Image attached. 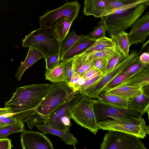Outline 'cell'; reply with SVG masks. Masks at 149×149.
Here are the masks:
<instances>
[{
  "mask_svg": "<svg viewBox=\"0 0 149 149\" xmlns=\"http://www.w3.org/2000/svg\"><path fill=\"white\" fill-rule=\"evenodd\" d=\"M125 59L116 50L115 54L108 61L106 73L120 64Z\"/></svg>",
  "mask_w": 149,
  "mask_h": 149,
  "instance_id": "36",
  "label": "cell"
},
{
  "mask_svg": "<svg viewBox=\"0 0 149 149\" xmlns=\"http://www.w3.org/2000/svg\"><path fill=\"white\" fill-rule=\"evenodd\" d=\"M22 41L24 47L37 50L45 59L53 55L61 54V42L55 37L51 28H40L25 36Z\"/></svg>",
  "mask_w": 149,
  "mask_h": 149,
  "instance_id": "2",
  "label": "cell"
},
{
  "mask_svg": "<svg viewBox=\"0 0 149 149\" xmlns=\"http://www.w3.org/2000/svg\"><path fill=\"white\" fill-rule=\"evenodd\" d=\"M93 111L98 123L108 118L130 119L142 118L143 113L129 109L116 108L93 100Z\"/></svg>",
  "mask_w": 149,
  "mask_h": 149,
  "instance_id": "10",
  "label": "cell"
},
{
  "mask_svg": "<svg viewBox=\"0 0 149 149\" xmlns=\"http://www.w3.org/2000/svg\"><path fill=\"white\" fill-rule=\"evenodd\" d=\"M128 77L126 73L122 72L107 85L104 88L103 92L117 87Z\"/></svg>",
  "mask_w": 149,
  "mask_h": 149,
  "instance_id": "33",
  "label": "cell"
},
{
  "mask_svg": "<svg viewBox=\"0 0 149 149\" xmlns=\"http://www.w3.org/2000/svg\"><path fill=\"white\" fill-rule=\"evenodd\" d=\"M73 58L62 63L63 65L64 72V82L68 84L72 77L73 72L72 66Z\"/></svg>",
  "mask_w": 149,
  "mask_h": 149,
  "instance_id": "34",
  "label": "cell"
},
{
  "mask_svg": "<svg viewBox=\"0 0 149 149\" xmlns=\"http://www.w3.org/2000/svg\"><path fill=\"white\" fill-rule=\"evenodd\" d=\"M73 92L64 82L49 84L43 99L34 113L40 115L45 122L51 113L68 100L69 95Z\"/></svg>",
  "mask_w": 149,
  "mask_h": 149,
  "instance_id": "3",
  "label": "cell"
},
{
  "mask_svg": "<svg viewBox=\"0 0 149 149\" xmlns=\"http://www.w3.org/2000/svg\"><path fill=\"white\" fill-rule=\"evenodd\" d=\"M45 76L46 79L52 83L64 81V72L63 65L60 63L56 67L51 70H46Z\"/></svg>",
  "mask_w": 149,
  "mask_h": 149,
  "instance_id": "26",
  "label": "cell"
},
{
  "mask_svg": "<svg viewBox=\"0 0 149 149\" xmlns=\"http://www.w3.org/2000/svg\"><path fill=\"white\" fill-rule=\"evenodd\" d=\"M12 114H8L0 116V125H9L17 123V120L14 118Z\"/></svg>",
  "mask_w": 149,
  "mask_h": 149,
  "instance_id": "40",
  "label": "cell"
},
{
  "mask_svg": "<svg viewBox=\"0 0 149 149\" xmlns=\"http://www.w3.org/2000/svg\"><path fill=\"white\" fill-rule=\"evenodd\" d=\"M101 75L102 74L98 69L94 66L86 72L81 77L85 80L92 78L97 75Z\"/></svg>",
  "mask_w": 149,
  "mask_h": 149,
  "instance_id": "42",
  "label": "cell"
},
{
  "mask_svg": "<svg viewBox=\"0 0 149 149\" xmlns=\"http://www.w3.org/2000/svg\"><path fill=\"white\" fill-rule=\"evenodd\" d=\"M86 37V35H77L74 30L72 31L61 42V53L67 52L75 43Z\"/></svg>",
  "mask_w": 149,
  "mask_h": 149,
  "instance_id": "28",
  "label": "cell"
},
{
  "mask_svg": "<svg viewBox=\"0 0 149 149\" xmlns=\"http://www.w3.org/2000/svg\"><path fill=\"white\" fill-rule=\"evenodd\" d=\"M115 47V44L112 40L110 38L106 37L96 41L81 54L87 55L101 50L106 48Z\"/></svg>",
  "mask_w": 149,
  "mask_h": 149,
  "instance_id": "25",
  "label": "cell"
},
{
  "mask_svg": "<svg viewBox=\"0 0 149 149\" xmlns=\"http://www.w3.org/2000/svg\"><path fill=\"white\" fill-rule=\"evenodd\" d=\"M22 122H26L30 130L33 128L34 126L44 123L45 120L43 118L39 115L34 113L24 118Z\"/></svg>",
  "mask_w": 149,
  "mask_h": 149,
  "instance_id": "35",
  "label": "cell"
},
{
  "mask_svg": "<svg viewBox=\"0 0 149 149\" xmlns=\"http://www.w3.org/2000/svg\"><path fill=\"white\" fill-rule=\"evenodd\" d=\"M148 68H149V65L143 63L139 60L136 62L126 68L123 72L126 73L129 77Z\"/></svg>",
  "mask_w": 149,
  "mask_h": 149,
  "instance_id": "32",
  "label": "cell"
},
{
  "mask_svg": "<svg viewBox=\"0 0 149 149\" xmlns=\"http://www.w3.org/2000/svg\"><path fill=\"white\" fill-rule=\"evenodd\" d=\"M11 139L8 138L0 139V149H11Z\"/></svg>",
  "mask_w": 149,
  "mask_h": 149,
  "instance_id": "43",
  "label": "cell"
},
{
  "mask_svg": "<svg viewBox=\"0 0 149 149\" xmlns=\"http://www.w3.org/2000/svg\"><path fill=\"white\" fill-rule=\"evenodd\" d=\"M81 95L80 93L74 95L51 113L42 123L54 128L69 130L72 125L70 120L71 110Z\"/></svg>",
  "mask_w": 149,
  "mask_h": 149,
  "instance_id": "11",
  "label": "cell"
},
{
  "mask_svg": "<svg viewBox=\"0 0 149 149\" xmlns=\"http://www.w3.org/2000/svg\"><path fill=\"white\" fill-rule=\"evenodd\" d=\"M4 126L1 125H0V127H2V126Z\"/></svg>",
  "mask_w": 149,
  "mask_h": 149,
  "instance_id": "46",
  "label": "cell"
},
{
  "mask_svg": "<svg viewBox=\"0 0 149 149\" xmlns=\"http://www.w3.org/2000/svg\"><path fill=\"white\" fill-rule=\"evenodd\" d=\"M43 58H44L43 55L39 52L34 48L29 47L25 60L21 63L15 74L17 80L18 81L21 80L22 75L26 70Z\"/></svg>",
  "mask_w": 149,
  "mask_h": 149,
  "instance_id": "19",
  "label": "cell"
},
{
  "mask_svg": "<svg viewBox=\"0 0 149 149\" xmlns=\"http://www.w3.org/2000/svg\"><path fill=\"white\" fill-rule=\"evenodd\" d=\"M147 88H143L141 93L128 106V109H134L142 112L144 114L147 112L149 114V92Z\"/></svg>",
  "mask_w": 149,
  "mask_h": 149,
  "instance_id": "22",
  "label": "cell"
},
{
  "mask_svg": "<svg viewBox=\"0 0 149 149\" xmlns=\"http://www.w3.org/2000/svg\"><path fill=\"white\" fill-rule=\"evenodd\" d=\"M142 87L124 85L104 91L107 94H113L125 97L134 98L141 93Z\"/></svg>",
  "mask_w": 149,
  "mask_h": 149,
  "instance_id": "23",
  "label": "cell"
},
{
  "mask_svg": "<svg viewBox=\"0 0 149 149\" xmlns=\"http://www.w3.org/2000/svg\"><path fill=\"white\" fill-rule=\"evenodd\" d=\"M94 100L81 95L70 111V117L77 124L96 135L100 129L93 111Z\"/></svg>",
  "mask_w": 149,
  "mask_h": 149,
  "instance_id": "6",
  "label": "cell"
},
{
  "mask_svg": "<svg viewBox=\"0 0 149 149\" xmlns=\"http://www.w3.org/2000/svg\"><path fill=\"white\" fill-rule=\"evenodd\" d=\"M116 51V47H109L86 55L88 58L92 61L101 58H106L109 60L115 54Z\"/></svg>",
  "mask_w": 149,
  "mask_h": 149,
  "instance_id": "29",
  "label": "cell"
},
{
  "mask_svg": "<svg viewBox=\"0 0 149 149\" xmlns=\"http://www.w3.org/2000/svg\"><path fill=\"white\" fill-rule=\"evenodd\" d=\"M147 0H134L133 2L124 5L120 7L105 11L103 15V17L109 15L118 14L122 13L139 4L145 2Z\"/></svg>",
  "mask_w": 149,
  "mask_h": 149,
  "instance_id": "31",
  "label": "cell"
},
{
  "mask_svg": "<svg viewBox=\"0 0 149 149\" xmlns=\"http://www.w3.org/2000/svg\"><path fill=\"white\" fill-rule=\"evenodd\" d=\"M96 41L86 37L78 41L67 52L61 53L60 63L72 59L74 56L82 53Z\"/></svg>",
  "mask_w": 149,
  "mask_h": 149,
  "instance_id": "15",
  "label": "cell"
},
{
  "mask_svg": "<svg viewBox=\"0 0 149 149\" xmlns=\"http://www.w3.org/2000/svg\"><path fill=\"white\" fill-rule=\"evenodd\" d=\"M107 0H85L83 8L84 15H93L96 18H103L106 10Z\"/></svg>",
  "mask_w": 149,
  "mask_h": 149,
  "instance_id": "18",
  "label": "cell"
},
{
  "mask_svg": "<svg viewBox=\"0 0 149 149\" xmlns=\"http://www.w3.org/2000/svg\"><path fill=\"white\" fill-rule=\"evenodd\" d=\"M139 60L142 63L149 65V53L145 52L139 56Z\"/></svg>",
  "mask_w": 149,
  "mask_h": 149,
  "instance_id": "44",
  "label": "cell"
},
{
  "mask_svg": "<svg viewBox=\"0 0 149 149\" xmlns=\"http://www.w3.org/2000/svg\"><path fill=\"white\" fill-rule=\"evenodd\" d=\"M81 77L76 72H73V74L70 83L68 84L74 92L78 91L79 86V79Z\"/></svg>",
  "mask_w": 149,
  "mask_h": 149,
  "instance_id": "41",
  "label": "cell"
},
{
  "mask_svg": "<svg viewBox=\"0 0 149 149\" xmlns=\"http://www.w3.org/2000/svg\"><path fill=\"white\" fill-rule=\"evenodd\" d=\"M97 100L107 105L116 108L127 109L128 105L134 100L133 98L123 97L103 92L98 97Z\"/></svg>",
  "mask_w": 149,
  "mask_h": 149,
  "instance_id": "17",
  "label": "cell"
},
{
  "mask_svg": "<svg viewBox=\"0 0 149 149\" xmlns=\"http://www.w3.org/2000/svg\"><path fill=\"white\" fill-rule=\"evenodd\" d=\"M149 5V0L118 14H111L104 17L102 20L108 33L124 31L131 26L142 15Z\"/></svg>",
  "mask_w": 149,
  "mask_h": 149,
  "instance_id": "5",
  "label": "cell"
},
{
  "mask_svg": "<svg viewBox=\"0 0 149 149\" xmlns=\"http://www.w3.org/2000/svg\"><path fill=\"white\" fill-rule=\"evenodd\" d=\"M37 129L44 134H54L59 136L67 145L73 146L76 149V145L78 141L69 130L57 129L41 123L36 125Z\"/></svg>",
  "mask_w": 149,
  "mask_h": 149,
  "instance_id": "14",
  "label": "cell"
},
{
  "mask_svg": "<svg viewBox=\"0 0 149 149\" xmlns=\"http://www.w3.org/2000/svg\"><path fill=\"white\" fill-rule=\"evenodd\" d=\"M49 85L33 84L16 88L11 99L5 102L4 107L10 109L13 111L12 115L22 120L35 112L43 99Z\"/></svg>",
  "mask_w": 149,
  "mask_h": 149,
  "instance_id": "1",
  "label": "cell"
},
{
  "mask_svg": "<svg viewBox=\"0 0 149 149\" xmlns=\"http://www.w3.org/2000/svg\"><path fill=\"white\" fill-rule=\"evenodd\" d=\"M72 22L67 18H63L58 20L51 29L57 40L61 42L69 33Z\"/></svg>",
  "mask_w": 149,
  "mask_h": 149,
  "instance_id": "24",
  "label": "cell"
},
{
  "mask_svg": "<svg viewBox=\"0 0 149 149\" xmlns=\"http://www.w3.org/2000/svg\"><path fill=\"white\" fill-rule=\"evenodd\" d=\"M108 34L115 43L116 50L125 59L127 58L129 55V48L130 46L128 38V33L124 31H118Z\"/></svg>",
  "mask_w": 149,
  "mask_h": 149,
  "instance_id": "16",
  "label": "cell"
},
{
  "mask_svg": "<svg viewBox=\"0 0 149 149\" xmlns=\"http://www.w3.org/2000/svg\"><path fill=\"white\" fill-rule=\"evenodd\" d=\"M106 30L105 24L101 20L98 24L86 35L87 38L97 41L106 37Z\"/></svg>",
  "mask_w": 149,
  "mask_h": 149,
  "instance_id": "30",
  "label": "cell"
},
{
  "mask_svg": "<svg viewBox=\"0 0 149 149\" xmlns=\"http://www.w3.org/2000/svg\"><path fill=\"white\" fill-rule=\"evenodd\" d=\"M61 55L55 54L45 59L46 70H51L57 67L60 64Z\"/></svg>",
  "mask_w": 149,
  "mask_h": 149,
  "instance_id": "37",
  "label": "cell"
},
{
  "mask_svg": "<svg viewBox=\"0 0 149 149\" xmlns=\"http://www.w3.org/2000/svg\"><path fill=\"white\" fill-rule=\"evenodd\" d=\"M81 5L77 1L68 2L59 7L47 10L39 17L40 28H52L56 22L63 18H67L73 22L77 17Z\"/></svg>",
  "mask_w": 149,
  "mask_h": 149,
  "instance_id": "9",
  "label": "cell"
},
{
  "mask_svg": "<svg viewBox=\"0 0 149 149\" xmlns=\"http://www.w3.org/2000/svg\"><path fill=\"white\" fill-rule=\"evenodd\" d=\"M94 66V61L89 60L86 55L81 54L73 58L72 70L81 77Z\"/></svg>",
  "mask_w": 149,
  "mask_h": 149,
  "instance_id": "21",
  "label": "cell"
},
{
  "mask_svg": "<svg viewBox=\"0 0 149 149\" xmlns=\"http://www.w3.org/2000/svg\"><path fill=\"white\" fill-rule=\"evenodd\" d=\"M13 111L10 108H0V116L8 114H12Z\"/></svg>",
  "mask_w": 149,
  "mask_h": 149,
  "instance_id": "45",
  "label": "cell"
},
{
  "mask_svg": "<svg viewBox=\"0 0 149 149\" xmlns=\"http://www.w3.org/2000/svg\"><path fill=\"white\" fill-rule=\"evenodd\" d=\"M149 84V68L128 77L117 87L124 85L143 87Z\"/></svg>",
  "mask_w": 149,
  "mask_h": 149,
  "instance_id": "20",
  "label": "cell"
},
{
  "mask_svg": "<svg viewBox=\"0 0 149 149\" xmlns=\"http://www.w3.org/2000/svg\"><path fill=\"white\" fill-rule=\"evenodd\" d=\"M21 132V142L23 149H54L52 142L45 134L25 129Z\"/></svg>",
  "mask_w": 149,
  "mask_h": 149,
  "instance_id": "12",
  "label": "cell"
},
{
  "mask_svg": "<svg viewBox=\"0 0 149 149\" xmlns=\"http://www.w3.org/2000/svg\"><path fill=\"white\" fill-rule=\"evenodd\" d=\"M24 129V125L22 120H17L16 123L0 127V139L7 138L13 133L21 132Z\"/></svg>",
  "mask_w": 149,
  "mask_h": 149,
  "instance_id": "27",
  "label": "cell"
},
{
  "mask_svg": "<svg viewBox=\"0 0 149 149\" xmlns=\"http://www.w3.org/2000/svg\"><path fill=\"white\" fill-rule=\"evenodd\" d=\"M138 53L137 50H132L128 56L120 64L102 75L100 78L79 93L92 98H97L103 92L104 88L107 84L122 72L126 68L139 60Z\"/></svg>",
  "mask_w": 149,
  "mask_h": 149,
  "instance_id": "7",
  "label": "cell"
},
{
  "mask_svg": "<svg viewBox=\"0 0 149 149\" xmlns=\"http://www.w3.org/2000/svg\"><path fill=\"white\" fill-rule=\"evenodd\" d=\"M100 149H148L139 138L131 135L109 131L104 135Z\"/></svg>",
  "mask_w": 149,
  "mask_h": 149,
  "instance_id": "8",
  "label": "cell"
},
{
  "mask_svg": "<svg viewBox=\"0 0 149 149\" xmlns=\"http://www.w3.org/2000/svg\"><path fill=\"white\" fill-rule=\"evenodd\" d=\"M109 60L106 58H99L94 61V66L103 75L106 73V70Z\"/></svg>",
  "mask_w": 149,
  "mask_h": 149,
  "instance_id": "39",
  "label": "cell"
},
{
  "mask_svg": "<svg viewBox=\"0 0 149 149\" xmlns=\"http://www.w3.org/2000/svg\"><path fill=\"white\" fill-rule=\"evenodd\" d=\"M98 125L99 129L103 130L121 132L140 139L149 134V126H146L142 118L130 119L110 118L99 123Z\"/></svg>",
  "mask_w": 149,
  "mask_h": 149,
  "instance_id": "4",
  "label": "cell"
},
{
  "mask_svg": "<svg viewBox=\"0 0 149 149\" xmlns=\"http://www.w3.org/2000/svg\"><path fill=\"white\" fill-rule=\"evenodd\" d=\"M128 37L131 46L143 43L149 35V13L139 18L132 25Z\"/></svg>",
  "mask_w": 149,
  "mask_h": 149,
  "instance_id": "13",
  "label": "cell"
},
{
  "mask_svg": "<svg viewBox=\"0 0 149 149\" xmlns=\"http://www.w3.org/2000/svg\"><path fill=\"white\" fill-rule=\"evenodd\" d=\"M134 0H107L105 11L120 7Z\"/></svg>",
  "mask_w": 149,
  "mask_h": 149,
  "instance_id": "38",
  "label": "cell"
}]
</instances>
